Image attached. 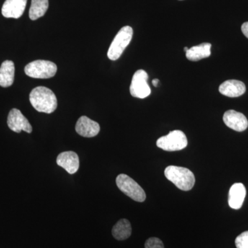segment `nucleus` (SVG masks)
Segmentation results:
<instances>
[{"mask_svg": "<svg viewBox=\"0 0 248 248\" xmlns=\"http://www.w3.org/2000/svg\"><path fill=\"white\" fill-rule=\"evenodd\" d=\"M15 78V64L14 62L6 60L0 67V86L7 88L14 84Z\"/></svg>", "mask_w": 248, "mask_h": 248, "instance_id": "15", "label": "nucleus"}, {"mask_svg": "<svg viewBox=\"0 0 248 248\" xmlns=\"http://www.w3.org/2000/svg\"><path fill=\"white\" fill-rule=\"evenodd\" d=\"M164 174L166 177L180 190H190L195 186V175L192 171L186 168L168 166L165 170Z\"/></svg>", "mask_w": 248, "mask_h": 248, "instance_id": "2", "label": "nucleus"}, {"mask_svg": "<svg viewBox=\"0 0 248 248\" xmlns=\"http://www.w3.org/2000/svg\"><path fill=\"white\" fill-rule=\"evenodd\" d=\"M221 94L228 97H238L244 94L246 91V85L241 81L231 79L224 81L219 86Z\"/></svg>", "mask_w": 248, "mask_h": 248, "instance_id": "14", "label": "nucleus"}, {"mask_svg": "<svg viewBox=\"0 0 248 248\" xmlns=\"http://www.w3.org/2000/svg\"><path fill=\"white\" fill-rule=\"evenodd\" d=\"M241 31H242L243 33L248 38V22H245L241 27Z\"/></svg>", "mask_w": 248, "mask_h": 248, "instance_id": "21", "label": "nucleus"}, {"mask_svg": "<svg viewBox=\"0 0 248 248\" xmlns=\"http://www.w3.org/2000/svg\"><path fill=\"white\" fill-rule=\"evenodd\" d=\"M58 67L53 62L46 60H35L24 68L27 76L35 79H48L56 74Z\"/></svg>", "mask_w": 248, "mask_h": 248, "instance_id": "4", "label": "nucleus"}, {"mask_svg": "<svg viewBox=\"0 0 248 248\" xmlns=\"http://www.w3.org/2000/svg\"><path fill=\"white\" fill-rule=\"evenodd\" d=\"M8 126L15 133H21L22 130L31 133L32 128L29 120L23 115L22 112L18 109H12L9 112L7 119Z\"/></svg>", "mask_w": 248, "mask_h": 248, "instance_id": "8", "label": "nucleus"}, {"mask_svg": "<svg viewBox=\"0 0 248 248\" xmlns=\"http://www.w3.org/2000/svg\"><path fill=\"white\" fill-rule=\"evenodd\" d=\"M145 248H164V245L158 238L151 237L145 243Z\"/></svg>", "mask_w": 248, "mask_h": 248, "instance_id": "20", "label": "nucleus"}, {"mask_svg": "<svg viewBox=\"0 0 248 248\" xmlns=\"http://www.w3.org/2000/svg\"><path fill=\"white\" fill-rule=\"evenodd\" d=\"M223 120L227 126L235 131L243 132L248 127V121L246 116L234 110L226 111Z\"/></svg>", "mask_w": 248, "mask_h": 248, "instance_id": "9", "label": "nucleus"}, {"mask_svg": "<svg viewBox=\"0 0 248 248\" xmlns=\"http://www.w3.org/2000/svg\"><path fill=\"white\" fill-rule=\"evenodd\" d=\"M211 46L209 43L201 44L200 45L192 46L186 52V58L190 61L193 62L208 58L211 55Z\"/></svg>", "mask_w": 248, "mask_h": 248, "instance_id": "16", "label": "nucleus"}, {"mask_svg": "<svg viewBox=\"0 0 248 248\" xmlns=\"http://www.w3.org/2000/svg\"><path fill=\"white\" fill-rule=\"evenodd\" d=\"M117 187L125 195L138 202H143L146 195L144 190L138 183L126 174H121L116 179Z\"/></svg>", "mask_w": 248, "mask_h": 248, "instance_id": "5", "label": "nucleus"}, {"mask_svg": "<svg viewBox=\"0 0 248 248\" xmlns=\"http://www.w3.org/2000/svg\"><path fill=\"white\" fill-rule=\"evenodd\" d=\"M236 248H248V231L244 232L235 240Z\"/></svg>", "mask_w": 248, "mask_h": 248, "instance_id": "19", "label": "nucleus"}, {"mask_svg": "<svg viewBox=\"0 0 248 248\" xmlns=\"http://www.w3.org/2000/svg\"><path fill=\"white\" fill-rule=\"evenodd\" d=\"M27 0H6L1 9V14L6 18L18 19L25 11Z\"/></svg>", "mask_w": 248, "mask_h": 248, "instance_id": "12", "label": "nucleus"}, {"mask_svg": "<svg viewBox=\"0 0 248 248\" xmlns=\"http://www.w3.org/2000/svg\"><path fill=\"white\" fill-rule=\"evenodd\" d=\"M159 79H155L153 80V86H155V87H156V86H157V85L158 84H159Z\"/></svg>", "mask_w": 248, "mask_h": 248, "instance_id": "22", "label": "nucleus"}, {"mask_svg": "<svg viewBox=\"0 0 248 248\" xmlns=\"http://www.w3.org/2000/svg\"><path fill=\"white\" fill-rule=\"evenodd\" d=\"M246 189L244 184L236 183L231 186L228 196V203L231 208L239 210L242 207L246 198Z\"/></svg>", "mask_w": 248, "mask_h": 248, "instance_id": "13", "label": "nucleus"}, {"mask_svg": "<svg viewBox=\"0 0 248 248\" xmlns=\"http://www.w3.org/2000/svg\"><path fill=\"white\" fill-rule=\"evenodd\" d=\"M76 130L81 136L91 138L97 136L100 131V126L94 121L86 116H82L77 122Z\"/></svg>", "mask_w": 248, "mask_h": 248, "instance_id": "10", "label": "nucleus"}, {"mask_svg": "<svg viewBox=\"0 0 248 248\" xmlns=\"http://www.w3.org/2000/svg\"><path fill=\"white\" fill-rule=\"evenodd\" d=\"M48 9V0H32L29 10V17L36 20L45 16Z\"/></svg>", "mask_w": 248, "mask_h": 248, "instance_id": "18", "label": "nucleus"}, {"mask_svg": "<svg viewBox=\"0 0 248 248\" xmlns=\"http://www.w3.org/2000/svg\"><path fill=\"white\" fill-rule=\"evenodd\" d=\"M113 237L118 241L128 239L132 234V227L128 220L121 219L113 226L112 230Z\"/></svg>", "mask_w": 248, "mask_h": 248, "instance_id": "17", "label": "nucleus"}, {"mask_svg": "<svg viewBox=\"0 0 248 248\" xmlns=\"http://www.w3.org/2000/svg\"><path fill=\"white\" fill-rule=\"evenodd\" d=\"M57 164L69 174H75L79 170V156L73 151L63 152L58 155Z\"/></svg>", "mask_w": 248, "mask_h": 248, "instance_id": "11", "label": "nucleus"}, {"mask_svg": "<svg viewBox=\"0 0 248 248\" xmlns=\"http://www.w3.org/2000/svg\"><path fill=\"white\" fill-rule=\"evenodd\" d=\"M156 146L166 151H181L187 146V140L181 130H173L169 135L160 138L156 141Z\"/></svg>", "mask_w": 248, "mask_h": 248, "instance_id": "6", "label": "nucleus"}, {"mask_svg": "<svg viewBox=\"0 0 248 248\" xmlns=\"http://www.w3.org/2000/svg\"><path fill=\"white\" fill-rule=\"evenodd\" d=\"M148 73L143 70H138L134 74L130 87V92L134 97L144 99L151 94V90L148 84Z\"/></svg>", "mask_w": 248, "mask_h": 248, "instance_id": "7", "label": "nucleus"}, {"mask_svg": "<svg viewBox=\"0 0 248 248\" xmlns=\"http://www.w3.org/2000/svg\"><path fill=\"white\" fill-rule=\"evenodd\" d=\"M133 30L129 26L122 28L115 36L108 51V58L112 61L118 60L133 38Z\"/></svg>", "mask_w": 248, "mask_h": 248, "instance_id": "3", "label": "nucleus"}, {"mask_svg": "<svg viewBox=\"0 0 248 248\" xmlns=\"http://www.w3.org/2000/svg\"><path fill=\"white\" fill-rule=\"evenodd\" d=\"M188 48H187V47H185V48H184V50H185L186 52H187V50H188Z\"/></svg>", "mask_w": 248, "mask_h": 248, "instance_id": "23", "label": "nucleus"}, {"mask_svg": "<svg viewBox=\"0 0 248 248\" xmlns=\"http://www.w3.org/2000/svg\"><path fill=\"white\" fill-rule=\"evenodd\" d=\"M29 99L32 107L40 112L52 113L58 107V100L55 93L45 86H38L32 90Z\"/></svg>", "mask_w": 248, "mask_h": 248, "instance_id": "1", "label": "nucleus"}]
</instances>
